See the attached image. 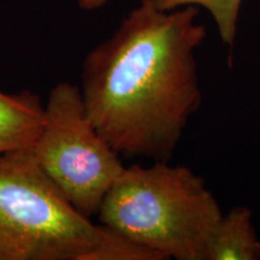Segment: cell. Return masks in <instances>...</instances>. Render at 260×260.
Wrapping results in <instances>:
<instances>
[{
	"label": "cell",
	"instance_id": "2",
	"mask_svg": "<svg viewBox=\"0 0 260 260\" xmlns=\"http://www.w3.org/2000/svg\"><path fill=\"white\" fill-rule=\"evenodd\" d=\"M0 260H164L76 210L31 147L0 153Z\"/></svg>",
	"mask_w": 260,
	"mask_h": 260
},
{
	"label": "cell",
	"instance_id": "3",
	"mask_svg": "<svg viewBox=\"0 0 260 260\" xmlns=\"http://www.w3.org/2000/svg\"><path fill=\"white\" fill-rule=\"evenodd\" d=\"M222 216L203 177L169 161L124 168L96 214L100 224L125 239L176 260H205Z\"/></svg>",
	"mask_w": 260,
	"mask_h": 260
},
{
	"label": "cell",
	"instance_id": "4",
	"mask_svg": "<svg viewBox=\"0 0 260 260\" xmlns=\"http://www.w3.org/2000/svg\"><path fill=\"white\" fill-rule=\"evenodd\" d=\"M31 148L42 170L90 219L124 170L121 157L90 121L80 87L70 82L51 89L44 124Z\"/></svg>",
	"mask_w": 260,
	"mask_h": 260
},
{
	"label": "cell",
	"instance_id": "5",
	"mask_svg": "<svg viewBox=\"0 0 260 260\" xmlns=\"http://www.w3.org/2000/svg\"><path fill=\"white\" fill-rule=\"evenodd\" d=\"M45 106L30 90L8 93L0 88V153L31 147L44 124Z\"/></svg>",
	"mask_w": 260,
	"mask_h": 260
},
{
	"label": "cell",
	"instance_id": "1",
	"mask_svg": "<svg viewBox=\"0 0 260 260\" xmlns=\"http://www.w3.org/2000/svg\"><path fill=\"white\" fill-rule=\"evenodd\" d=\"M198 6L164 11L140 2L87 54L86 111L119 157L169 161L201 105L195 52L206 39Z\"/></svg>",
	"mask_w": 260,
	"mask_h": 260
},
{
	"label": "cell",
	"instance_id": "6",
	"mask_svg": "<svg viewBox=\"0 0 260 260\" xmlns=\"http://www.w3.org/2000/svg\"><path fill=\"white\" fill-rule=\"evenodd\" d=\"M260 259V241L253 225L252 211L246 206L230 210L213 230L205 260Z\"/></svg>",
	"mask_w": 260,
	"mask_h": 260
},
{
	"label": "cell",
	"instance_id": "8",
	"mask_svg": "<svg viewBox=\"0 0 260 260\" xmlns=\"http://www.w3.org/2000/svg\"><path fill=\"white\" fill-rule=\"evenodd\" d=\"M109 0H77V4L82 10L86 11H92V10H96L102 8L106 4Z\"/></svg>",
	"mask_w": 260,
	"mask_h": 260
},
{
	"label": "cell",
	"instance_id": "7",
	"mask_svg": "<svg viewBox=\"0 0 260 260\" xmlns=\"http://www.w3.org/2000/svg\"><path fill=\"white\" fill-rule=\"evenodd\" d=\"M140 2L149 3L164 11L189 5L205 8L216 22L223 44L229 47V52H232L230 56L233 54L242 0H140Z\"/></svg>",
	"mask_w": 260,
	"mask_h": 260
}]
</instances>
